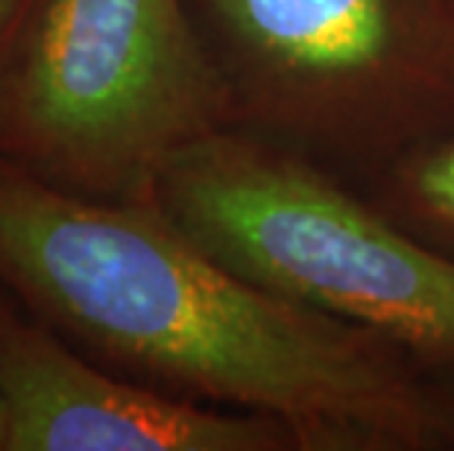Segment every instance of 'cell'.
<instances>
[{
	"label": "cell",
	"mask_w": 454,
	"mask_h": 451,
	"mask_svg": "<svg viewBox=\"0 0 454 451\" xmlns=\"http://www.w3.org/2000/svg\"><path fill=\"white\" fill-rule=\"evenodd\" d=\"M264 114L308 129H364L454 80L440 0H202Z\"/></svg>",
	"instance_id": "4"
},
{
	"label": "cell",
	"mask_w": 454,
	"mask_h": 451,
	"mask_svg": "<svg viewBox=\"0 0 454 451\" xmlns=\"http://www.w3.org/2000/svg\"><path fill=\"white\" fill-rule=\"evenodd\" d=\"M153 203L247 282L454 361V261L302 161L220 129L168 161Z\"/></svg>",
	"instance_id": "3"
},
{
	"label": "cell",
	"mask_w": 454,
	"mask_h": 451,
	"mask_svg": "<svg viewBox=\"0 0 454 451\" xmlns=\"http://www.w3.org/2000/svg\"><path fill=\"white\" fill-rule=\"evenodd\" d=\"M4 451H285L294 431L121 381L35 325L0 334Z\"/></svg>",
	"instance_id": "5"
},
{
	"label": "cell",
	"mask_w": 454,
	"mask_h": 451,
	"mask_svg": "<svg viewBox=\"0 0 454 451\" xmlns=\"http://www.w3.org/2000/svg\"><path fill=\"white\" fill-rule=\"evenodd\" d=\"M231 103L185 0H35L0 71V136L74 194L153 199Z\"/></svg>",
	"instance_id": "2"
},
{
	"label": "cell",
	"mask_w": 454,
	"mask_h": 451,
	"mask_svg": "<svg viewBox=\"0 0 454 451\" xmlns=\"http://www.w3.org/2000/svg\"><path fill=\"white\" fill-rule=\"evenodd\" d=\"M413 194L437 220L454 223V141L428 152L413 167Z\"/></svg>",
	"instance_id": "6"
},
{
	"label": "cell",
	"mask_w": 454,
	"mask_h": 451,
	"mask_svg": "<svg viewBox=\"0 0 454 451\" xmlns=\"http://www.w3.org/2000/svg\"><path fill=\"white\" fill-rule=\"evenodd\" d=\"M4 443H6V410H4V396H0V451H4Z\"/></svg>",
	"instance_id": "8"
},
{
	"label": "cell",
	"mask_w": 454,
	"mask_h": 451,
	"mask_svg": "<svg viewBox=\"0 0 454 451\" xmlns=\"http://www.w3.org/2000/svg\"><path fill=\"white\" fill-rule=\"evenodd\" d=\"M27 9H30V0H0V71H4L9 51H12L18 30H21Z\"/></svg>",
	"instance_id": "7"
},
{
	"label": "cell",
	"mask_w": 454,
	"mask_h": 451,
	"mask_svg": "<svg viewBox=\"0 0 454 451\" xmlns=\"http://www.w3.org/2000/svg\"><path fill=\"white\" fill-rule=\"evenodd\" d=\"M0 278L121 367L273 416L299 448L434 446L428 396L361 325L231 273L153 199H98L0 170Z\"/></svg>",
	"instance_id": "1"
}]
</instances>
